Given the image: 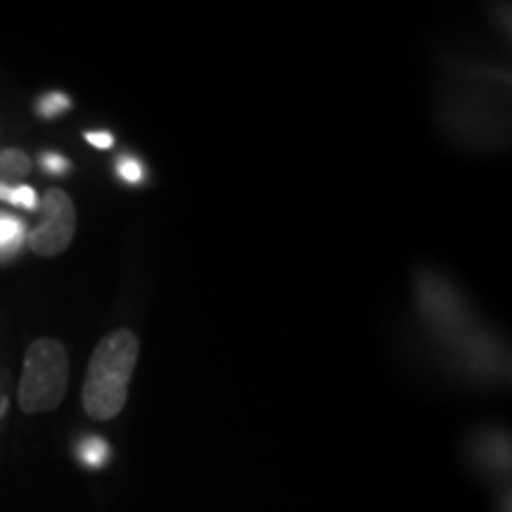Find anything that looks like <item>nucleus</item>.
Returning <instances> with one entry per match:
<instances>
[{"instance_id":"nucleus-1","label":"nucleus","mask_w":512,"mask_h":512,"mask_svg":"<svg viewBox=\"0 0 512 512\" xmlns=\"http://www.w3.org/2000/svg\"><path fill=\"white\" fill-rule=\"evenodd\" d=\"M138 354L140 342L131 330H114L98 344L83 382V408L88 418L112 420L121 413Z\"/></svg>"},{"instance_id":"nucleus-6","label":"nucleus","mask_w":512,"mask_h":512,"mask_svg":"<svg viewBox=\"0 0 512 512\" xmlns=\"http://www.w3.org/2000/svg\"><path fill=\"white\" fill-rule=\"evenodd\" d=\"M0 200L15 204V207L22 209H36L38 207V197L36 190L29 188V185H15V188H0Z\"/></svg>"},{"instance_id":"nucleus-2","label":"nucleus","mask_w":512,"mask_h":512,"mask_svg":"<svg viewBox=\"0 0 512 512\" xmlns=\"http://www.w3.org/2000/svg\"><path fill=\"white\" fill-rule=\"evenodd\" d=\"M69 356L57 339L41 337L24 356L22 382H19V408L24 413H50L67 394Z\"/></svg>"},{"instance_id":"nucleus-3","label":"nucleus","mask_w":512,"mask_h":512,"mask_svg":"<svg viewBox=\"0 0 512 512\" xmlns=\"http://www.w3.org/2000/svg\"><path fill=\"white\" fill-rule=\"evenodd\" d=\"M76 209L67 192L50 188L43 197V219L29 233V247L38 256H57L72 245Z\"/></svg>"},{"instance_id":"nucleus-10","label":"nucleus","mask_w":512,"mask_h":512,"mask_svg":"<svg viewBox=\"0 0 512 512\" xmlns=\"http://www.w3.org/2000/svg\"><path fill=\"white\" fill-rule=\"evenodd\" d=\"M86 140L93 147H98V150H110V147L114 145V136H112V133H107V131H91V133H86Z\"/></svg>"},{"instance_id":"nucleus-8","label":"nucleus","mask_w":512,"mask_h":512,"mask_svg":"<svg viewBox=\"0 0 512 512\" xmlns=\"http://www.w3.org/2000/svg\"><path fill=\"white\" fill-rule=\"evenodd\" d=\"M117 171L126 183H140V181H143V166H140V162H136V159H131V157L121 159Z\"/></svg>"},{"instance_id":"nucleus-7","label":"nucleus","mask_w":512,"mask_h":512,"mask_svg":"<svg viewBox=\"0 0 512 512\" xmlns=\"http://www.w3.org/2000/svg\"><path fill=\"white\" fill-rule=\"evenodd\" d=\"M69 110V98L62 93H48L46 98L38 102V114L43 117H57V114Z\"/></svg>"},{"instance_id":"nucleus-5","label":"nucleus","mask_w":512,"mask_h":512,"mask_svg":"<svg viewBox=\"0 0 512 512\" xmlns=\"http://www.w3.org/2000/svg\"><path fill=\"white\" fill-rule=\"evenodd\" d=\"M79 456L88 467H102L110 458V446H107L105 439L88 437L79 448Z\"/></svg>"},{"instance_id":"nucleus-4","label":"nucleus","mask_w":512,"mask_h":512,"mask_svg":"<svg viewBox=\"0 0 512 512\" xmlns=\"http://www.w3.org/2000/svg\"><path fill=\"white\" fill-rule=\"evenodd\" d=\"M29 171L31 162L22 150L0 152V188H12V183L22 181Z\"/></svg>"},{"instance_id":"nucleus-9","label":"nucleus","mask_w":512,"mask_h":512,"mask_svg":"<svg viewBox=\"0 0 512 512\" xmlns=\"http://www.w3.org/2000/svg\"><path fill=\"white\" fill-rule=\"evenodd\" d=\"M43 169H46L48 174L60 176V174H64V171L69 169V162L64 157L53 155V152H50V155H43Z\"/></svg>"}]
</instances>
